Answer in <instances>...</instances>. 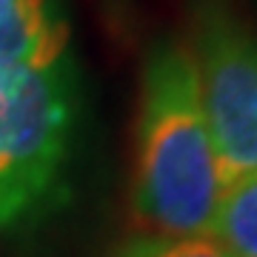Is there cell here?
<instances>
[{"label":"cell","instance_id":"cell-1","mask_svg":"<svg viewBox=\"0 0 257 257\" xmlns=\"http://www.w3.org/2000/svg\"><path fill=\"white\" fill-rule=\"evenodd\" d=\"M223 197L189 43L157 40L140 74L132 211L143 234H209Z\"/></svg>","mask_w":257,"mask_h":257},{"label":"cell","instance_id":"cell-5","mask_svg":"<svg viewBox=\"0 0 257 257\" xmlns=\"http://www.w3.org/2000/svg\"><path fill=\"white\" fill-rule=\"evenodd\" d=\"M209 237L231 257H257V175L243 177L223 192Z\"/></svg>","mask_w":257,"mask_h":257},{"label":"cell","instance_id":"cell-3","mask_svg":"<svg viewBox=\"0 0 257 257\" xmlns=\"http://www.w3.org/2000/svg\"><path fill=\"white\" fill-rule=\"evenodd\" d=\"M189 52L226 192L257 175V32L226 0H192Z\"/></svg>","mask_w":257,"mask_h":257},{"label":"cell","instance_id":"cell-2","mask_svg":"<svg viewBox=\"0 0 257 257\" xmlns=\"http://www.w3.org/2000/svg\"><path fill=\"white\" fill-rule=\"evenodd\" d=\"M74 114L72 63L0 60V229L52 197L69 163Z\"/></svg>","mask_w":257,"mask_h":257},{"label":"cell","instance_id":"cell-4","mask_svg":"<svg viewBox=\"0 0 257 257\" xmlns=\"http://www.w3.org/2000/svg\"><path fill=\"white\" fill-rule=\"evenodd\" d=\"M72 26L63 0H0V60L72 63Z\"/></svg>","mask_w":257,"mask_h":257},{"label":"cell","instance_id":"cell-6","mask_svg":"<svg viewBox=\"0 0 257 257\" xmlns=\"http://www.w3.org/2000/svg\"><path fill=\"white\" fill-rule=\"evenodd\" d=\"M114 257H231V254L209 234H194V237L138 234L128 243H123Z\"/></svg>","mask_w":257,"mask_h":257}]
</instances>
